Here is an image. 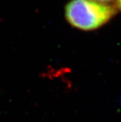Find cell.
Wrapping results in <instances>:
<instances>
[{"instance_id":"1","label":"cell","mask_w":121,"mask_h":122,"mask_svg":"<svg viewBox=\"0 0 121 122\" xmlns=\"http://www.w3.org/2000/svg\"><path fill=\"white\" fill-rule=\"evenodd\" d=\"M112 5L93 0H71L65 7V17L73 27L83 31L100 28L116 14Z\"/></svg>"},{"instance_id":"3","label":"cell","mask_w":121,"mask_h":122,"mask_svg":"<svg viewBox=\"0 0 121 122\" xmlns=\"http://www.w3.org/2000/svg\"><path fill=\"white\" fill-rule=\"evenodd\" d=\"M117 5L120 10H121V0H117Z\"/></svg>"},{"instance_id":"2","label":"cell","mask_w":121,"mask_h":122,"mask_svg":"<svg viewBox=\"0 0 121 122\" xmlns=\"http://www.w3.org/2000/svg\"><path fill=\"white\" fill-rule=\"evenodd\" d=\"M93 1H96L97 2H99V3H102V4H107L109 2H112L113 0H93Z\"/></svg>"},{"instance_id":"4","label":"cell","mask_w":121,"mask_h":122,"mask_svg":"<svg viewBox=\"0 0 121 122\" xmlns=\"http://www.w3.org/2000/svg\"><path fill=\"white\" fill-rule=\"evenodd\" d=\"M120 105L121 106V95H120Z\"/></svg>"}]
</instances>
